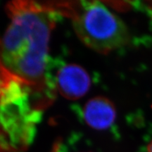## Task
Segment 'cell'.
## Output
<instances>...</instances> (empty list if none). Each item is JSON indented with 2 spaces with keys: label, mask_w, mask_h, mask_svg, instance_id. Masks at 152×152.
<instances>
[{
  "label": "cell",
  "mask_w": 152,
  "mask_h": 152,
  "mask_svg": "<svg viewBox=\"0 0 152 152\" xmlns=\"http://www.w3.org/2000/svg\"><path fill=\"white\" fill-rule=\"evenodd\" d=\"M147 152H152V140L148 144L147 147Z\"/></svg>",
  "instance_id": "8992f818"
},
{
  "label": "cell",
  "mask_w": 152,
  "mask_h": 152,
  "mask_svg": "<svg viewBox=\"0 0 152 152\" xmlns=\"http://www.w3.org/2000/svg\"><path fill=\"white\" fill-rule=\"evenodd\" d=\"M10 24L0 40V58L9 71L52 100L53 81L47 75L49 43L61 16L52 2L13 1L7 5Z\"/></svg>",
  "instance_id": "6da1fadb"
},
{
  "label": "cell",
  "mask_w": 152,
  "mask_h": 152,
  "mask_svg": "<svg viewBox=\"0 0 152 152\" xmlns=\"http://www.w3.org/2000/svg\"><path fill=\"white\" fill-rule=\"evenodd\" d=\"M58 9L61 16L71 19L80 40L95 52L107 54L130 42L128 28L104 2H58Z\"/></svg>",
  "instance_id": "3957f363"
},
{
  "label": "cell",
  "mask_w": 152,
  "mask_h": 152,
  "mask_svg": "<svg viewBox=\"0 0 152 152\" xmlns=\"http://www.w3.org/2000/svg\"><path fill=\"white\" fill-rule=\"evenodd\" d=\"M83 118L94 130H107L116 119V109L111 100L104 96H95L85 104Z\"/></svg>",
  "instance_id": "5b68a950"
},
{
  "label": "cell",
  "mask_w": 152,
  "mask_h": 152,
  "mask_svg": "<svg viewBox=\"0 0 152 152\" xmlns=\"http://www.w3.org/2000/svg\"><path fill=\"white\" fill-rule=\"evenodd\" d=\"M53 83L64 97L75 100L83 97L90 90L91 78L80 66L68 64L58 70Z\"/></svg>",
  "instance_id": "277c9868"
},
{
  "label": "cell",
  "mask_w": 152,
  "mask_h": 152,
  "mask_svg": "<svg viewBox=\"0 0 152 152\" xmlns=\"http://www.w3.org/2000/svg\"><path fill=\"white\" fill-rule=\"evenodd\" d=\"M45 109L35 87L9 71L0 58V152L26 151Z\"/></svg>",
  "instance_id": "7a4b0ae2"
},
{
  "label": "cell",
  "mask_w": 152,
  "mask_h": 152,
  "mask_svg": "<svg viewBox=\"0 0 152 152\" xmlns=\"http://www.w3.org/2000/svg\"><path fill=\"white\" fill-rule=\"evenodd\" d=\"M147 3L148 4V7H149L151 9H152V1H147Z\"/></svg>",
  "instance_id": "52a82bcc"
}]
</instances>
